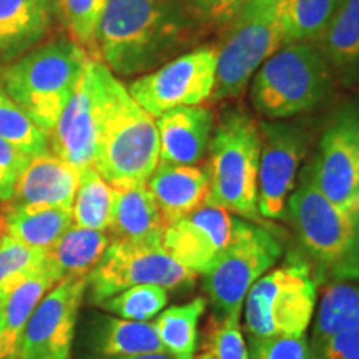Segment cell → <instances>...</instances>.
<instances>
[{"mask_svg":"<svg viewBox=\"0 0 359 359\" xmlns=\"http://www.w3.org/2000/svg\"><path fill=\"white\" fill-rule=\"evenodd\" d=\"M200 30L183 0H107L97 55L115 77H138L190 50Z\"/></svg>","mask_w":359,"mask_h":359,"instance_id":"obj_1","label":"cell"},{"mask_svg":"<svg viewBox=\"0 0 359 359\" xmlns=\"http://www.w3.org/2000/svg\"><path fill=\"white\" fill-rule=\"evenodd\" d=\"M285 218L318 283L359 280V198L334 205L303 170Z\"/></svg>","mask_w":359,"mask_h":359,"instance_id":"obj_2","label":"cell"},{"mask_svg":"<svg viewBox=\"0 0 359 359\" xmlns=\"http://www.w3.org/2000/svg\"><path fill=\"white\" fill-rule=\"evenodd\" d=\"M90 58L70 37L45 40L0 69V87L48 135L74 95Z\"/></svg>","mask_w":359,"mask_h":359,"instance_id":"obj_3","label":"cell"},{"mask_svg":"<svg viewBox=\"0 0 359 359\" xmlns=\"http://www.w3.org/2000/svg\"><path fill=\"white\" fill-rule=\"evenodd\" d=\"M334 70L314 42H291L268 57L250 82L255 111L286 120L320 109L338 85Z\"/></svg>","mask_w":359,"mask_h":359,"instance_id":"obj_4","label":"cell"},{"mask_svg":"<svg viewBox=\"0 0 359 359\" xmlns=\"http://www.w3.org/2000/svg\"><path fill=\"white\" fill-rule=\"evenodd\" d=\"M160 163L156 120L130 95L114 74L107 85L100 138L93 168L114 188L147 185Z\"/></svg>","mask_w":359,"mask_h":359,"instance_id":"obj_5","label":"cell"},{"mask_svg":"<svg viewBox=\"0 0 359 359\" xmlns=\"http://www.w3.org/2000/svg\"><path fill=\"white\" fill-rule=\"evenodd\" d=\"M206 173L210 191L206 201L248 222H259L258 170L262 135L259 122L246 110L233 109L215 123L208 143Z\"/></svg>","mask_w":359,"mask_h":359,"instance_id":"obj_6","label":"cell"},{"mask_svg":"<svg viewBox=\"0 0 359 359\" xmlns=\"http://www.w3.org/2000/svg\"><path fill=\"white\" fill-rule=\"evenodd\" d=\"M318 285L311 266L302 255L264 273L251 286L243 303L250 338L306 334L316 308Z\"/></svg>","mask_w":359,"mask_h":359,"instance_id":"obj_7","label":"cell"},{"mask_svg":"<svg viewBox=\"0 0 359 359\" xmlns=\"http://www.w3.org/2000/svg\"><path fill=\"white\" fill-rule=\"evenodd\" d=\"M285 43L275 0H248L215 47L217 79L210 102L240 97L263 62Z\"/></svg>","mask_w":359,"mask_h":359,"instance_id":"obj_8","label":"cell"},{"mask_svg":"<svg viewBox=\"0 0 359 359\" xmlns=\"http://www.w3.org/2000/svg\"><path fill=\"white\" fill-rule=\"evenodd\" d=\"M281 253V243L266 228L235 218L230 243L203 275L217 320L243 311L250 288L275 266Z\"/></svg>","mask_w":359,"mask_h":359,"instance_id":"obj_9","label":"cell"},{"mask_svg":"<svg viewBox=\"0 0 359 359\" xmlns=\"http://www.w3.org/2000/svg\"><path fill=\"white\" fill-rule=\"evenodd\" d=\"M198 275L182 266L161 243H130L110 240L100 262L88 273V298L100 306L111 296L137 285L167 290L191 285Z\"/></svg>","mask_w":359,"mask_h":359,"instance_id":"obj_10","label":"cell"},{"mask_svg":"<svg viewBox=\"0 0 359 359\" xmlns=\"http://www.w3.org/2000/svg\"><path fill=\"white\" fill-rule=\"evenodd\" d=\"M217 79L213 45H200L180 53L127 85L133 100L154 118L178 107L203 105L212 98Z\"/></svg>","mask_w":359,"mask_h":359,"instance_id":"obj_11","label":"cell"},{"mask_svg":"<svg viewBox=\"0 0 359 359\" xmlns=\"http://www.w3.org/2000/svg\"><path fill=\"white\" fill-rule=\"evenodd\" d=\"M110 75V69L103 62L90 58L74 95L48 133L52 154L79 170L95 163Z\"/></svg>","mask_w":359,"mask_h":359,"instance_id":"obj_12","label":"cell"},{"mask_svg":"<svg viewBox=\"0 0 359 359\" xmlns=\"http://www.w3.org/2000/svg\"><path fill=\"white\" fill-rule=\"evenodd\" d=\"M311 183L334 205L359 198V100L341 103L306 167Z\"/></svg>","mask_w":359,"mask_h":359,"instance_id":"obj_13","label":"cell"},{"mask_svg":"<svg viewBox=\"0 0 359 359\" xmlns=\"http://www.w3.org/2000/svg\"><path fill=\"white\" fill-rule=\"evenodd\" d=\"M259 135L258 212L262 218L283 219L296 187L299 167L306 158L309 133L293 122L262 120Z\"/></svg>","mask_w":359,"mask_h":359,"instance_id":"obj_14","label":"cell"},{"mask_svg":"<svg viewBox=\"0 0 359 359\" xmlns=\"http://www.w3.org/2000/svg\"><path fill=\"white\" fill-rule=\"evenodd\" d=\"M88 276L58 281L27 323L17 359H69Z\"/></svg>","mask_w":359,"mask_h":359,"instance_id":"obj_15","label":"cell"},{"mask_svg":"<svg viewBox=\"0 0 359 359\" xmlns=\"http://www.w3.org/2000/svg\"><path fill=\"white\" fill-rule=\"evenodd\" d=\"M235 218L228 210L205 201L187 217L167 224L161 245L195 275H205L233 235Z\"/></svg>","mask_w":359,"mask_h":359,"instance_id":"obj_16","label":"cell"},{"mask_svg":"<svg viewBox=\"0 0 359 359\" xmlns=\"http://www.w3.org/2000/svg\"><path fill=\"white\" fill-rule=\"evenodd\" d=\"M57 0H0V69L50 37Z\"/></svg>","mask_w":359,"mask_h":359,"instance_id":"obj_17","label":"cell"},{"mask_svg":"<svg viewBox=\"0 0 359 359\" xmlns=\"http://www.w3.org/2000/svg\"><path fill=\"white\" fill-rule=\"evenodd\" d=\"M156 120L160 163L196 165L208 150L215 114L205 105L178 107Z\"/></svg>","mask_w":359,"mask_h":359,"instance_id":"obj_18","label":"cell"},{"mask_svg":"<svg viewBox=\"0 0 359 359\" xmlns=\"http://www.w3.org/2000/svg\"><path fill=\"white\" fill-rule=\"evenodd\" d=\"M79 182V168L47 151L30 158L17 182L12 201L72 208Z\"/></svg>","mask_w":359,"mask_h":359,"instance_id":"obj_19","label":"cell"},{"mask_svg":"<svg viewBox=\"0 0 359 359\" xmlns=\"http://www.w3.org/2000/svg\"><path fill=\"white\" fill-rule=\"evenodd\" d=\"M147 188L158 205L167 224L187 217L208 198L210 180L205 168L196 165L158 163Z\"/></svg>","mask_w":359,"mask_h":359,"instance_id":"obj_20","label":"cell"},{"mask_svg":"<svg viewBox=\"0 0 359 359\" xmlns=\"http://www.w3.org/2000/svg\"><path fill=\"white\" fill-rule=\"evenodd\" d=\"M165 222L147 185L114 188V212L109 226L110 240L130 243H161Z\"/></svg>","mask_w":359,"mask_h":359,"instance_id":"obj_21","label":"cell"},{"mask_svg":"<svg viewBox=\"0 0 359 359\" xmlns=\"http://www.w3.org/2000/svg\"><path fill=\"white\" fill-rule=\"evenodd\" d=\"M344 87L359 85V0H339L314 42Z\"/></svg>","mask_w":359,"mask_h":359,"instance_id":"obj_22","label":"cell"},{"mask_svg":"<svg viewBox=\"0 0 359 359\" xmlns=\"http://www.w3.org/2000/svg\"><path fill=\"white\" fill-rule=\"evenodd\" d=\"M0 224L2 233L34 248L48 250L74 223L72 208L8 201Z\"/></svg>","mask_w":359,"mask_h":359,"instance_id":"obj_23","label":"cell"},{"mask_svg":"<svg viewBox=\"0 0 359 359\" xmlns=\"http://www.w3.org/2000/svg\"><path fill=\"white\" fill-rule=\"evenodd\" d=\"M109 245L110 236L107 231L90 230L72 223L57 243L47 250L45 269L57 283L65 278L88 276Z\"/></svg>","mask_w":359,"mask_h":359,"instance_id":"obj_24","label":"cell"},{"mask_svg":"<svg viewBox=\"0 0 359 359\" xmlns=\"http://www.w3.org/2000/svg\"><path fill=\"white\" fill-rule=\"evenodd\" d=\"M57 281L42 269L17 286L2 302L0 320V359H17L19 344L30 316Z\"/></svg>","mask_w":359,"mask_h":359,"instance_id":"obj_25","label":"cell"},{"mask_svg":"<svg viewBox=\"0 0 359 359\" xmlns=\"http://www.w3.org/2000/svg\"><path fill=\"white\" fill-rule=\"evenodd\" d=\"M356 327H359V280L326 283L309 344L316 349L331 336Z\"/></svg>","mask_w":359,"mask_h":359,"instance_id":"obj_26","label":"cell"},{"mask_svg":"<svg viewBox=\"0 0 359 359\" xmlns=\"http://www.w3.org/2000/svg\"><path fill=\"white\" fill-rule=\"evenodd\" d=\"M206 309L205 298H195L180 306L163 309L155 321L158 339L165 351L177 359H195L198 348V323Z\"/></svg>","mask_w":359,"mask_h":359,"instance_id":"obj_27","label":"cell"},{"mask_svg":"<svg viewBox=\"0 0 359 359\" xmlns=\"http://www.w3.org/2000/svg\"><path fill=\"white\" fill-rule=\"evenodd\" d=\"M95 344L103 356L111 359L165 351L151 323L122 318H103Z\"/></svg>","mask_w":359,"mask_h":359,"instance_id":"obj_28","label":"cell"},{"mask_svg":"<svg viewBox=\"0 0 359 359\" xmlns=\"http://www.w3.org/2000/svg\"><path fill=\"white\" fill-rule=\"evenodd\" d=\"M114 212V187L93 167L80 170V182L72 205L74 224L107 231Z\"/></svg>","mask_w":359,"mask_h":359,"instance_id":"obj_29","label":"cell"},{"mask_svg":"<svg viewBox=\"0 0 359 359\" xmlns=\"http://www.w3.org/2000/svg\"><path fill=\"white\" fill-rule=\"evenodd\" d=\"M339 0H275L285 42H316Z\"/></svg>","mask_w":359,"mask_h":359,"instance_id":"obj_30","label":"cell"},{"mask_svg":"<svg viewBox=\"0 0 359 359\" xmlns=\"http://www.w3.org/2000/svg\"><path fill=\"white\" fill-rule=\"evenodd\" d=\"M47 250L34 248L8 235H0V303L30 276L45 269Z\"/></svg>","mask_w":359,"mask_h":359,"instance_id":"obj_31","label":"cell"},{"mask_svg":"<svg viewBox=\"0 0 359 359\" xmlns=\"http://www.w3.org/2000/svg\"><path fill=\"white\" fill-rule=\"evenodd\" d=\"M0 138L29 156L50 151L48 135L0 87Z\"/></svg>","mask_w":359,"mask_h":359,"instance_id":"obj_32","label":"cell"},{"mask_svg":"<svg viewBox=\"0 0 359 359\" xmlns=\"http://www.w3.org/2000/svg\"><path fill=\"white\" fill-rule=\"evenodd\" d=\"M105 6L107 0H57L58 13L70 39L92 58L97 55V35Z\"/></svg>","mask_w":359,"mask_h":359,"instance_id":"obj_33","label":"cell"},{"mask_svg":"<svg viewBox=\"0 0 359 359\" xmlns=\"http://www.w3.org/2000/svg\"><path fill=\"white\" fill-rule=\"evenodd\" d=\"M168 303V290L158 285H137L111 296L100 306L122 320L148 321L163 311Z\"/></svg>","mask_w":359,"mask_h":359,"instance_id":"obj_34","label":"cell"},{"mask_svg":"<svg viewBox=\"0 0 359 359\" xmlns=\"http://www.w3.org/2000/svg\"><path fill=\"white\" fill-rule=\"evenodd\" d=\"M240 318L241 313H233L217 320L208 333L205 351L215 359H250Z\"/></svg>","mask_w":359,"mask_h":359,"instance_id":"obj_35","label":"cell"},{"mask_svg":"<svg viewBox=\"0 0 359 359\" xmlns=\"http://www.w3.org/2000/svg\"><path fill=\"white\" fill-rule=\"evenodd\" d=\"M250 359H321L304 336L250 338Z\"/></svg>","mask_w":359,"mask_h":359,"instance_id":"obj_36","label":"cell"},{"mask_svg":"<svg viewBox=\"0 0 359 359\" xmlns=\"http://www.w3.org/2000/svg\"><path fill=\"white\" fill-rule=\"evenodd\" d=\"M248 0H183L200 29L223 30Z\"/></svg>","mask_w":359,"mask_h":359,"instance_id":"obj_37","label":"cell"},{"mask_svg":"<svg viewBox=\"0 0 359 359\" xmlns=\"http://www.w3.org/2000/svg\"><path fill=\"white\" fill-rule=\"evenodd\" d=\"M30 158L32 156L0 138V201H4V203L12 201L17 182L29 165Z\"/></svg>","mask_w":359,"mask_h":359,"instance_id":"obj_38","label":"cell"},{"mask_svg":"<svg viewBox=\"0 0 359 359\" xmlns=\"http://www.w3.org/2000/svg\"><path fill=\"white\" fill-rule=\"evenodd\" d=\"M314 351L321 359H359V327L331 336Z\"/></svg>","mask_w":359,"mask_h":359,"instance_id":"obj_39","label":"cell"},{"mask_svg":"<svg viewBox=\"0 0 359 359\" xmlns=\"http://www.w3.org/2000/svg\"><path fill=\"white\" fill-rule=\"evenodd\" d=\"M114 359H177L167 351L160 353H147V354H137V356H127V358H114Z\"/></svg>","mask_w":359,"mask_h":359,"instance_id":"obj_40","label":"cell"},{"mask_svg":"<svg viewBox=\"0 0 359 359\" xmlns=\"http://www.w3.org/2000/svg\"><path fill=\"white\" fill-rule=\"evenodd\" d=\"M195 359H215L213 356H212V354H210L208 351H203V353H201L200 354V356L198 358H195Z\"/></svg>","mask_w":359,"mask_h":359,"instance_id":"obj_41","label":"cell"},{"mask_svg":"<svg viewBox=\"0 0 359 359\" xmlns=\"http://www.w3.org/2000/svg\"><path fill=\"white\" fill-rule=\"evenodd\" d=\"M0 320H2V303H0Z\"/></svg>","mask_w":359,"mask_h":359,"instance_id":"obj_42","label":"cell"}]
</instances>
